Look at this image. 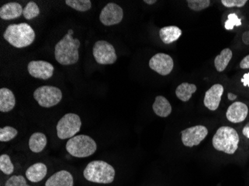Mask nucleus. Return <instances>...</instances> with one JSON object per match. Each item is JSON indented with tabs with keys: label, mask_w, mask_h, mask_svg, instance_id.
<instances>
[{
	"label": "nucleus",
	"mask_w": 249,
	"mask_h": 186,
	"mask_svg": "<svg viewBox=\"0 0 249 186\" xmlns=\"http://www.w3.org/2000/svg\"><path fill=\"white\" fill-rule=\"evenodd\" d=\"M67 151L74 157L85 158L91 156L97 149L94 139L87 135H77L70 138L66 145Z\"/></svg>",
	"instance_id": "5"
},
{
	"label": "nucleus",
	"mask_w": 249,
	"mask_h": 186,
	"mask_svg": "<svg viewBox=\"0 0 249 186\" xmlns=\"http://www.w3.org/2000/svg\"><path fill=\"white\" fill-rule=\"evenodd\" d=\"M124 13L120 5L116 3H108L101 11L100 22L106 26L119 24L123 20Z\"/></svg>",
	"instance_id": "10"
},
{
	"label": "nucleus",
	"mask_w": 249,
	"mask_h": 186,
	"mask_svg": "<svg viewBox=\"0 0 249 186\" xmlns=\"http://www.w3.org/2000/svg\"><path fill=\"white\" fill-rule=\"evenodd\" d=\"M34 98L40 107L50 108L61 102L62 92L59 88L55 86H40L34 92Z\"/></svg>",
	"instance_id": "7"
},
{
	"label": "nucleus",
	"mask_w": 249,
	"mask_h": 186,
	"mask_svg": "<svg viewBox=\"0 0 249 186\" xmlns=\"http://www.w3.org/2000/svg\"><path fill=\"white\" fill-rule=\"evenodd\" d=\"M149 64L152 70L163 76L171 73L174 67V62L171 56L164 53H158L154 55L149 61Z\"/></svg>",
	"instance_id": "11"
},
{
	"label": "nucleus",
	"mask_w": 249,
	"mask_h": 186,
	"mask_svg": "<svg viewBox=\"0 0 249 186\" xmlns=\"http://www.w3.org/2000/svg\"><path fill=\"white\" fill-rule=\"evenodd\" d=\"M5 186H30L26 183V179L22 175L12 176L10 177L6 183Z\"/></svg>",
	"instance_id": "30"
},
{
	"label": "nucleus",
	"mask_w": 249,
	"mask_h": 186,
	"mask_svg": "<svg viewBox=\"0 0 249 186\" xmlns=\"http://www.w3.org/2000/svg\"><path fill=\"white\" fill-rule=\"evenodd\" d=\"M243 134L246 137L249 138V122L246 124L243 129Z\"/></svg>",
	"instance_id": "35"
},
{
	"label": "nucleus",
	"mask_w": 249,
	"mask_h": 186,
	"mask_svg": "<svg viewBox=\"0 0 249 186\" xmlns=\"http://www.w3.org/2000/svg\"><path fill=\"white\" fill-rule=\"evenodd\" d=\"M228 98H229V100L233 101L237 98V96H236V95L233 94L231 92H229V94H228Z\"/></svg>",
	"instance_id": "36"
},
{
	"label": "nucleus",
	"mask_w": 249,
	"mask_h": 186,
	"mask_svg": "<svg viewBox=\"0 0 249 186\" xmlns=\"http://www.w3.org/2000/svg\"><path fill=\"white\" fill-rule=\"evenodd\" d=\"M242 21L235 14H230L228 17V20L225 22V29L232 30L234 26H241Z\"/></svg>",
	"instance_id": "29"
},
{
	"label": "nucleus",
	"mask_w": 249,
	"mask_h": 186,
	"mask_svg": "<svg viewBox=\"0 0 249 186\" xmlns=\"http://www.w3.org/2000/svg\"><path fill=\"white\" fill-rule=\"evenodd\" d=\"M47 138L43 133H35L31 135L29 146L34 153H40L47 146Z\"/></svg>",
	"instance_id": "21"
},
{
	"label": "nucleus",
	"mask_w": 249,
	"mask_h": 186,
	"mask_svg": "<svg viewBox=\"0 0 249 186\" xmlns=\"http://www.w3.org/2000/svg\"><path fill=\"white\" fill-rule=\"evenodd\" d=\"M233 53L230 49H224L219 55L216 56L214 60V65L216 67V70L219 72H223L231 60Z\"/></svg>",
	"instance_id": "23"
},
{
	"label": "nucleus",
	"mask_w": 249,
	"mask_h": 186,
	"mask_svg": "<svg viewBox=\"0 0 249 186\" xmlns=\"http://www.w3.org/2000/svg\"><path fill=\"white\" fill-rule=\"evenodd\" d=\"M152 108L155 114L162 118H166L172 113L171 104L166 98L162 96H157Z\"/></svg>",
	"instance_id": "20"
},
{
	"label": "nucleus",
	"mask_w": 249,
	"mask_h": 186,
	"mask_svg": "<svg viewBox=\"0 0 249 186\" xmlns=\"http://www.w3.org/2000/svg\"><path fill=\"white\" fill-rule=\"evenodd\" d=\"M39 15H40V8L36 2H29L23 8L22 15L26 19L31 20L34 18L37 17Z\"/></svg>",
	"instance_id": "25"
},
{
	"label": "nucleus",
	"mask_w": 249,
	"mask_h": 186,
	"mask_svg": "<svg viewBox=\"0 0 249 186\" xmlns=\"http://www.w3.org/2000/svg\"><path fill=\"white\" fill-rule=\"evenodd\" d=\"M36 32L32 26L26 22L19 24H11L7 27L3 37L15 48H25L32 44L36 40Z\"/></svg>",
	"instance_id": "2"
},
{
	"label": "nucleus",
	"mask_w": 249,
	"mask_h": 186,
	"mask_svg": "<svg viewBox=\"0 0 249 186\" xmlns=\"http://www.w3.org/2000/svg\"><path fill=\"white\" fill-rule=\"evenodd\" d=\"M196 90L197 87L195 85L184 82L176 88V95L178 99L180 101L187 102L191 99L192 96L196 92Z\"/></svg>",
	"instance_id": "22"
},
{
	"label": "nucleus",
	"mask_w": 249,
	"mask_h": 186,
	"mask_svg": "<svg viewBox=\"0 0 249 186\" xmlns=\"http://www.w3.org/2000/svg\"><path fill=\"white\" fill-rule=\"evenodd\" d=\"M47 167L46 165L37 162L32 165L26 170V177L32 183H38L47 176Z\"/></svg>",
	"instance_id": "17"
},
{
	"label": "nucleus",
	"mask_w": 249,
	"mask_h": 186,
	"mask_svg": "<svg viewBox=\"0 0 249 186\" xmlns=\"http://www.w3.org/2000/svg\"><path fill=\"white\" fill-rule=\"evenodd\" d=\"M18 131L15 127L6 126L1 127L0 129V141L1 142H9L18 135Z\"/></svg>",
	"instance_id": "26"
},
{
	"label": "nucleus",
	"mask_w": 249,
	"mask_h": 186,
	"mask_svg": "<svg viewBox=\"0 0 249 186\" xmlns=\"http://www.w3.org/2000/svg\"><path fill=\"white\" fill-rule=\"evenodd\" d=\"M243 42L246 45H249V31H246L243 34Z\"/></svg>",
	"instance_id": "34"
},
{
	"label": "nucleus",
	"mask_w": 249,
	"mask_h": 186,
	"mask_svg": "<svg viewBox=\"0 0 249 186\" xmlns=\"http://www.w3.org/2000/svg\"><path fill=\"white\" fill-rule=\"evenodd\" d=\"M208 134V128L205 126H194L181 131V141L184 146L192 148L199 145Z\"/></svg>",
	"instance_id": "9"
},
{
	"label": "nucleus",
	"mask_w": 249,
	"mask_h": 186,
	"mask_svg": "<svg viewBox=\"0 0 249 186\" xmlns=\"http://www.w3.org/2000/svg\"><path fill=\"white\" fill-rule=\"evenodd\" d=\"M28 71L34 78L47 80L53 77L54 67L47 61H33L28 65Z\"/></svg>",
	"instance_id": "12"
},
{
	"label": "nucleus",
	"mask_w": 249,
	"mask_h": 186,
	"mask_svg": "<svg viewBox=\"0 0 249 186\" xmlns=\"http://www.w3.org/2000/svg\"><path fill=\"white\" fill-rule=\"evenodd\" d=\"M81 43L78 39H74L72 35L67 34L56 44L54 48V56L56 61L64 66L76 64L79 59L78 49Z\"/></svg>",
	"instance_id": "1"
},
{
	"label": "nucleus",
	"mask_w": 249,
	"mask_h": 186,
	"mask_svg": "<svg viewBox=\"0 0 249 186\" xmlns=\"http://www.w3.org/2000/svg\"><path fill=\"white\" fill-rule=\"evenodd\" d=\"M23 9L20 4L9 2L0 8V17L4 20L17 19L22 15Z\"/></svg>",
	"instance_id": "16"
},
{
	"label": "nucleus",
	"mask_w": 249,
	"mask_h": 186,
	"mask_svg": "<svg viewBox=\"0 0 249 186\" xmlns=\"http://www.w3.org/2000/svg\"><path fill=\"white\" fill-rule=\"evenodd\" d=\"M221 2L226 8H233V7L242 8L247 3L248 1L247 0H222Z\"/></svg>",
	"instance_id": "31"
},
{
	"label": "nucleus",
	"mask_w": 249,
	"mask_h": 186,
	"mask_svg": "<svg viewBox=\"0 0 249 186\" xmlns=\"http://www.w3.org/2000/svg\"><path fill=\"white\" fill-rule=\"evenodd\" d=\"M67 34H69L72 35V34H73V31H72V29H70V30L68 31V32H67Z\"/></svg>",
	"instance_id": "38"
},
{
	"label": "nucleus",
	"mask_w": 249,
	"mask_h": 186,
	"mask_svg": "<svg viewBox=\"0 0 249 186\" xmlns=\"http://www.w3.org/2000/svg\"><path fill=\"white\" fill-rule=\"evenodd\" d=\"M240 68H243V69L249 68V55L246 56V57L242 60L240 64Z\"/></svg>",
	"instance_id": "32"
},
{
	"label": "nucleus",
	"mask_w": 249,
	"mask_h": 186,
	"mask_svg": "<svg viewBox=\"0 0 249 186\" xmlns=\"http://www.w3.org/2000/svg\"><path fill=\"white\" fill-rule=\"evenodd\" d=\"M88 181L99 184H110L115 177V170L104 161L96 160L88 163L83 172Z\"/></svg>",
	"instance_id": "3"
},
{
	"label": "nucleus",
	"mask_w": 249,
	"mask_h": 186,
	"mask_svg": "<svg viewBox=\"0 0 249 186\" xmlns=\"http://www.w3.org/2000/svg\"><path fill=\"white\" fill-rule=\"evenodd\" d=\"M241 81L243 83V86H249V72L243 75V78H242Z\"/></svg>",
	"instance_id": "33"
},
{
	"label": "nucleus",
	"mask_w": 249,
	"mask_h": 186,
	"mask_svg": "<svg viewBox=\"0 0 249 186\" xmlns=\"http://www.w3.org/2000/svg\"><path fill=\"white\" fill-rule=\"evenodd\" d=\"M66 4L78 11H88L91 8V1L89 0H66Z\"/></svg>",
	"instance_id": "24"
},
{
	"label": "nucleus",
	"mask_w": 249,
	"mask_h": 186,
	"mask_svg": "<svg viewBox=\"0 0 249 186\" xmlns=\"http://www.w3.org/2000/svg\"><path fill=\"white\" fill-rule=\"evenodd\" d=\"M93 54L96 62L102 65L114 64L117 60L114 46L105 40H99L95 43Z\"/></svg>",
	"instance_id": "8"
},
{
	"label": "nucleus",
	"mask_w": 249,
	"mask_h": 186,
	"mask_svg": "<svg viewBox=\"0 0 249 186\" xmlns=\"http://www.w3.org/2000/svg\"><path fill=\"white\" fill-rule=\"evenodd\" d=\"M82 127V121L75 113H67L58 121L56 127L57 135L60 139H67L76 135Z\"/></svg>",
	"instance_id": "6"
},
{
	"label": "nucleus",
	"mask_w": 249,
	"mask_h": 186,
	"mask_svg": "<svg viewBox=\"0 0 249 186\" xmlns=\"http://www.w3.org/2000/svg\"><path fill=\"white\" fill-rule=\"evenodd\" d=\"M16 99L12 91L8 88L0 89V111L8 113L15 108Z\"/></svg>",
	"instance_id": "18"
},
{
	"label": "nucleus",
	"mask_w": 249,
	"mask_h": 186,
	"mask_svg": "<svg viewBox=\"0 0 249 186\" xmlns=\"http://www.w3.org/2000/svg\"><path fill=\"white\" fill-rule=\"evenodd\" d=\"M240 136L233 127H219L213 137V148L228 154H233L238 149Z\"/></svg>",
	"instance_id": "4"
},
{
	"label": "nucleus",
	"mask_w": 249,
	"mask_h": 186,
	"mask_svg": "<svg viewBox=\"0 0 249 186\" xmlns=\"http://www.w3.org/2000/svg\"><path fill=\"white\" fill-rule=\"evenodd\" d=\"M143 2L148 5H154L157 1L156 0H144Z\"/></svg>",
	"instance_id": "37"
},
{
	"label": "nucleus",
	"mask_w": 249,
	"mask_h": 186,
	"mask_svg": "<svg viewBox=\"0 0 249 186\" xmlns=\"http://www.w3.org/2000/svg\"><path fill=\"white\" fill-rule=\"evenodd\" d=\"M249 114V107L243 102L231 103L226 112L228 120L232 123H240L245 121Z\"/></svg>",
	"instance_id": "14"
},
{
	"label": "nucleus",
	"mask_w": 249,
	"mask_h": 186,
	"mask_svg": "<svg viewBox=\"0 0 249 186\" xmlns=\"http://www.w3.org/2000/svg\"><path fill=\"white\" fill-rule=\"evenodd\" d=\"M74 180L72 174L67 170L56 172L46 182L45 186H73Z\"/></svg>",
	"instance_id": "15"
},
{
	"label": "nucleus",
	"mask_w": 249,
	"mask_h": 186,
	"mask_svg": "<svg viewBox=\"0 0 249 186\" xmlns=\"http://www.w3.org/2000/svg\"><path fill=\"white\" fill-rule=\"evenodd\" d=\"M0 170L6 175L13 173L15 167L8 155L2 154L0 156Z\"/></svg>",
	"instance_id": "27"
},
{
	"label": "nucleus",
	"mask_w": 249,
	"mask_h": 186,
	"mask_svg": "<svg viewBox=\"0 0 249 186\" xmlns=\"http://www.w3.org/2000/svg\"><path fill=\"white\" fill-rule=\"evenodd\" d=\"M187 5L190 9L194 11H201L211 5L210 0H187Z\"/></svg>",
	"instance_id": "28"
},
{
	"label": "nucleus",
	"mask_w": 249,
	"mask_h": 186,
	"mask_svg": "<svg viewBox=\"0 0 249 186\" xmlns=\"http://www.w3.org/2000/svg\"><path fill=\"white\" fill-rule=\"evenodd\" d=\"M181 34L182 31L175 26H165L160 29L159 32L160 38L165 44H171L173 42H176L180 38Z\"/></svg>",
	"instance_id": "19"
},
{
	"label": "nucleus",
	"mask_w": 249,
	"mask_h": 186,
	"mask_svg": "<svg viewBox=\"0 0 249 186\" xmlns=\"http://www.w3.org/2000/svg\"><path fill=\"white\" fill-rule=\"evenodd\" d=\"M224 87L222 85H214L205 92L204 104L208 110L215 111L219 107V103L223 95Z\"/></svg>",
	"instance_id": "13"
}]
</instances>
